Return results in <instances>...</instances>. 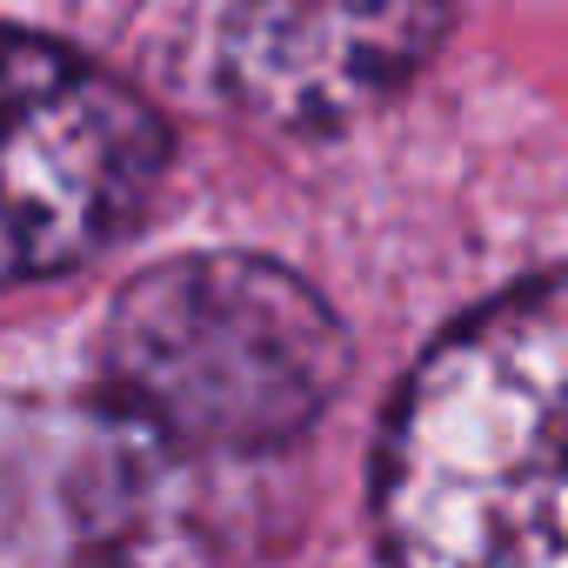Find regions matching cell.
Here are the masks:
<instances>
[{"instance_id":"4","label":"cell","mask_w":568,"mask_h":568,"mask_svg":"<svg viewBox=\"0 0 568 568\" xmlns=\"http://www.w3.org/2000/svg\"><path fill=\"white\" fill-rule=\"evenodd\" d=\"M448 34V0H227L221 94L267 134H342L395 101Z\"/></svg>"},{"instance_id":"2","label":"cell","mask_w":568,"mask_h":568,"mask_svg":"<svg viewBox=\"0 0 568 568\" xmlns=\"http://www.w3.org/2000/svg\"><path fill=\"white\" fill-rule=\"evenodd\" d=\"M108 402L187 455L295 442L348 375V335L261 254H181L128 281L101 335Z\"/></svg>"},{"instance_id":"3","label":"cell","mask_w":568,"mask_h":568,"mask_svg":"<svg viewBox=\"0 0 568 568\" xmlns=\"http://www.w3.org/2000/svg\"><path fill=\"white\" fill-rule=\"evenodd\" d=\"M168 121L101 61L0 28V288L81 267L148 207Z\"/></svg>"},{"instance_id":"1","label":"cell","mask_w":568,"mask_h":568,"mask_svg":"<svg viewBox=\"0 0 568 568\" xmlns=\"http://www.w3.org/2000/svg\"><path fill=\"white\" fill-rule=\"evenodd\" d=\"M561 274L455 322L408 375L375 468L395 568H568Z\"/></svg>"}]
</instances>
